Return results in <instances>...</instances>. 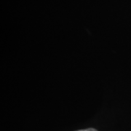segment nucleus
Here are the masks:
<instances>
[{"label": "nucleus", "instance_id": "1", "mask_svg": "<svg viewBox=\"0 0 131 131\" xmlns=\"http://www.w3.org/2000/svg\"><path fill=\"white\" fill-rule=\"evenodd\" d=\"M75 131H98V130H96L95 128H93V127H89V128L82 129V130H75Z\"/></svg>", "mask_w": 131, "mask_h": 131}]
</instances>
